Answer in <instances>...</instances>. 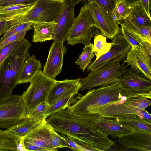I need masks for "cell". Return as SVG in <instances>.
<instances>
[{"instance_id":"obj_1","label":"cell","mask_w":151,"mask_h":151,"mask_svg":"<svg viewBox=\"0 0 151 151\" xmlns=\"http://www.w3.org/2000/svg\"><path fill=\"white\" fill-rule=\"evenodd\" d=\"M151 98L148 93L126 91L117 82L112 85L89 90L84 95L74 97L66 109L71 113L98 114L102 117L122 119L138 116L139 109L136 108L137 99Z\"/></svg>"},{"instance_id":"obj_2","label":"cell","mask_w":151,"mask_h":151,"mask_svg":"<svg viewBox=\"0 0 151 151\" xmlns=\"http://www.w3.org/2000/svg\"><path fill=\"white\" fill-rule=\"evenodd\" d=\"M97 114H79L66 108L46 119L52 128L76 143L85 151H104L115 145L97 123Z\"/></svg>"},{"instance_id":"obj_3","label":"cell","mask_w":151,"mask_h":151,"mask_svg":"<svg viewBox=\"0 0 151 151\" xmlns=\"http://www.w3.org/2000/svg\"><path fill=\"white\" fill-rule=\"evenodd\" d=\"M31 45L24 38L19 46L4 60L0 66V98L12 95L17 85L20 71L25 60L30 56Z\"/></svg>"},{"instance_id":"obj_4","label":"cell","mask_w":151,"mask_h":151,"mask_svg":"<svg viewBox=\"0 0 151 151\" xmlns=\"http://www.w3.org/2000/svg\"><path fill=\"white\" fill-rule=\"evenodd\" d=\"M65 1L36 0L27 13L8 20L10 27L29 22H56L64 8Z\"/></svg>"},{"instance_id":"obj_5","label":"cell","mask_w":151,"mask_h":151,"mask_svg":"<svg viewBox=\"0 0 151 151\" xmlns=\"http://www.w3.org/2000/svg\"><path fill=\"white\" fill-rule=\"evenodd\" d=\"M100 34L86 3L81 7L77 17L74 18L66 40L71 45L82 43L86 46L91 43L92 38Z\"/></svg>"},{"instance_id":"obj_6","label":"cell","mask_w":151,"mask_h":151,"mask_svg":"<svg viewBox=\"0 0 151 151\" xmlns=\"http://www.w3.org/2000/svg\"><path fill=\"white\" fill-rule=\"evenodd\" d=\"M128 66L123 61L104 65L90 71L86 77L81 79L80 91L91 90L97 86H106L118 82Z\"/></svg>"},{"instance_id":"obj_7","label":"cell","mask_w":151,"mask_h":151,"mask_svg":"<svg viewBox=\"0 0 151 151\" xmlns=\"http://www.w3.org/2000/svg\"><path fill=\"white\" fill-rule=\"evenodd\" d=\"M57 81L46 76L41 70L39 72L22 95L27 114L41 103L47 101L50 92Z\"/></svg>"},{"instance_id":"obj_8","label":"cell","mask_w":151,"mask_h":151,"mask_svg":"<svg viewBox=\"0 0 151 151\" xmlns=\"http://www.w3.org/2000/svg\"><path fill=\"white\" fill-rule=\"evenodd\" d=\"M27 110L22 95L0 98V128L9 129L26 117Z\"/></svg>"},{"instance_id":"obj_9","label":"cell","mask_w":151,"mask_h":151,"mask_svg":"<svg viewBox=\"0 0 151 151\" xmlns=\"http://www.w3.org/2000/svg\"><path fill=\"white\" fill-rule=\"evenodd\" d=\"M111 43L109 51L91 62L86 68L87 72L105 65L124 61L132 48L131 45L124 39L121 32L114 37Z\"/></svg>"},{"instance_id":"obj_10","label":"cell","mask_w":151,"mask_h":151,"mask_svg":"<svg viewBox=\"0 0 151 151\" xmlns=\"http://www.w3.org/2000/svg\"><path fill=\"white\" fill-rule=\"evenodd\" d=\"M86 4L93 17L95 26L99 29L101 34L112 40L121 32L119 25V21H116L112 15L94 3L87 2Z\"/></svg>"},{"instance_id":"obj_11","label":"cell","mask_w":151,"mask_h":151,"mask_svg":"<svg viewBox=\"0 0 151 151\" xmlns=\"http://www.w3.org/2000/svg\"><path fill=\"white\" fill-rule=\"evenodd\" d=\"M119 82L126 91L140 93H151V79L132 67H127Z\"/></svg>"},{"instance_id":"obj_12","label":"cell","mask_w":151,"mask_h":151,"mask_svg":"<svg viewBox=\"0 0 151 151\" xmlns=\"http://www.w3.org/2000/svg\"><path fill=\"white\" fill-rule=\"evenodd\" d=\"M53 129L50 124L46 120L38 127L24 137L21 138L22 146L23 145L29 144L45 148L47 151L58 150V149L53 148L52 145Z\"/></svg>"},{"instance_id":"obj_13","label":"cell","mask_w":151,"mask_h":151,"mask_svg":"<svg viewBox=\"0 0 151 151\" xmlns=\"http://www.w3.org/2000/svg\"><path fill=\"white\" fill-rule=\"evenodd\" d=\"M75 6L66 0L64 8L56 22L53 34L54 42L63 43L67 40L75 18Z\"/></svg>"},{"instance_id":"obj_14","label":"cell","mask_w":151,"mask_h":151,"mask_svg":"<svg viewBox=\"0 0 151 151\" xmlns=\"http://www.w3.org/2000/svg\"><path fill=\"white\" fill-rule=\"evenodd\" d=\"M63 43L54 42L50 49L42 71L50 78H55L62 71L63 57L67 50Z\"/></svg>"},{"instance_id":"obj_15","label":"cell","mask_w":151,"mask_h":151,"mask_svg":"<svg viewBox=\"0 0 151 151\" xmlns=\"http://www.w3.org/2000/svg\"><path fill=\"white\" fill-rule=\"evenodd\" d=\"M119 147L140 151H151V133L133 130L131 133L118 138Z\"/></svg>"},{"instance_id":"obj_16","label":"cell","mask_w":151,"mask_h":151,"mask_svg":"<svg viewBox=\"0 0 151 151\" xmlns=\"http://www.w3.org/2000/svg\"><path fill=\"white\" fill-rule=\"evenodd\" d=\"M81 79L57 81L51 89L47 101L50 106L70 94H77L81 87Z\"/></svg>"},{"instance_id":"obj_17","label":"cell","mask_w":151,"mask_h":151,"mask_svg":"<svg viewBox=\"0 0 151 151\" xmlns=\"http://www.w3.org/2000/svg\"><path fill=\"white\" fill-rule=\"evenodd\" d=\"M97 114V123L108 136L110 135L113 138H119L131 133L133 131L132 128L119 122L116 118L103 117Z\"/></svg>"},{"instance_id":"obj_18","label":"cell","mask_w":151,"mask_h":151,"mask_svg":"<svg viewBox=\"0 0 151 151\" xmlns=\"http://www.w3.org/2000/svg\"><path fill=\"white\" fill-rule=\"evenodd\" d=\"M124 62L128 66H130L151 79V65L138 49L132 47Z\"/></svg>"},{"instance_id":"obj_19","label":"cell","mask_w":151,"mask_h":151,"mask_svg":"<svg viewBox=\"0 0 151 151\" xmlns=\"http://www.w3.org/2000/svg\"><path fill=\"white\" fill-rule=\"evenodd\" d=\"M40 62L33 55L24 61L18 78L17 84L30 83L36 74L41 70Z\"/></svg>"},{"instance_id":"obj_20","label":"cell","mask_w":151,"mask_h":151,"mask_svg":"<svg viewBox=\"0 0 151 151\" xmlns=\"http://www.w3.org/2000/svg\"><path fill=\"white\" fill-rule=\"evenodd\" d=\"M56 24L55 22H35L32 25L34 30L32 42H42L53 40V34Z\"/></svg>"},{"instance_id":"obj_21","label":"cell","mask_w":151,"mask_h":151,"mask_svg":"<svg viewBox=\"0 0 151 151\" xmlns=\"http://www.w3.org/2000/svg\"><path fill=\"white\" fill-rule=\"evenodd\" d=\"M21 138L8 129L0 130V151H19Z\"/></svg>"},{"instance_id":"obj_22","label":"cell","mask_w":151,"mask_h":151,"mask_svg":"<svg viewBox=\"0 0 151 151\" xmlns=\"http://www.w3.org/2000/svg\"><path fill=\"white\" fill-rule=\"evenodd\" d=\"M126 19L142 26L151 27V17L148 15L140 1L131 6V11Z\"/></svg>"},{"instance_id":"obj_23","label":"cell","mask_w":151,"mask_h":151,"mask_svg":"<svg viewBox=\"0 0 151 151\" xmlns=\"http://www.w3.org/2000/svg\"><path fill=\"white\" fill-rule=\"evenodd\" d=\"M33 4H20L11 5L0 8V20H8L17 16L27 13Z\"/></svg>"},{"instance_id":"obj_24","label":"cell","mask_w":151,"mask_h":151,"mask_svg":"<svg viewBox=\"0 0 151 151\" xmlns=\"http://www.w3.org/2000/svg\"><path fill=\"white\" fill-rule=\"evenodd\" d=\"M43 122L37 121L32 118L26 117L18 124L8 130L22 138L38 127Z\"/></svg>"},{"instance_id":"obj_25","label":"cell","mask_w":151,"mask_h":151,"mask_svg":"<svg viewBox=\"0 0 151 151\" xmlns=\"http://www.w3.org/2000/svg\"><path fill=\"white\" fill-rule=\"evenodd\" d=\"M124 21V24L130 31L138 36L143 41L151 43V27L142 26L126 19Z\"/></svg>"},{"instance_id":"obj_26","label":"cell","mask_w":151,"mask_h":151,"mask_svg":"<svg viewBox=\"0 0 151 151\" xmlns=\"http://www.w3.org/2000/svg\"><path fill=\"white\" fill-rule=\"evenodd\" d=\"M120 123L132 128L133 130H138L151 133V123L149 121L138 117L122 119L116 118Z\"/></svg>"},{"instance_id":"obj_27","label":"cell","mask_w":151,"mask_h":151,"mask_svg":"<svg viewBox=\"0 0 151 151\" xmlns=\"http://www.w3.org/2000/svg\"><path fill=\"white\" fill-rule=\"evenodd\" d=\"M93 45L91 43L88 45L85 46L81 53L79 56L75 63L78 65L80 69L84 72L85 70L91 62L93 58L94 57L93 54Z\"/></svg>"},{"instance_id":"obj_28","label":"cell","mask_w":151,"mask_h":151,"mask_svg":"<svg viewBox=\"0 0 151 151\" xmlns=\"http://www.w3.org/2000/svg\"><path fill=\"white\" fill-rule=\"evenodd\" d=\"M111 45V42H107L106 37L100 34L96 36L94 39L93 45L94 53L96 56L95 60H97L101 56L108 52Z\"/></svg>"},{"instance_id":"obj_29","label":"cell","mask_w":151,"mask_h":151,"mask_svg":"<svg viewBox=\"0 0 151 151\" xmlns=\"http://www.w3.org/2000/svg\"><path fill=\"white\" fill-rule=\"evenodd\" d=\"M50 105L47 102L41 103L34 109L27 114L26 117L43 122L49 116Z\"/></svg>"},{"instance_id":"obj_30","label":"cell","mask_w":151,"mask_h":151,"mask_svg":"<svg viewBox=\"0 0 151 151\" xmlns=\"http://www.w3.org/2000/svg\"><path fill=\"white\" fill-rule=\"evenodd\" d=\"M119 24L121 26V32L123 37L132 47H134L140 50L142 47L144 42L138 36L130 31L124 25V23Z\"/></svg>"},{"instance_id":"obj_31","label":"cell","mask_w":151,"mask_h":151,"mask_svg":"<svg viewBox=\"0 0 151 151\" xmlns=\"http://www.w3.org/2000/svg\"><path fill=\"white\" fill-rule=\"evenodd\" d=\"M131 10V6L124 0H118L112 15L116 21L124 20L128 17Z\"/></svg>"},{"instance_id":"obj_32","label":"cell","mask_w":151,"mask_h":151,"mask_svg":"<svg viewBox=\"0 0 151 151\" xmlns=\"http://www.w3.org/2000/svg\"><path fill=\"white\" fill-rule=\"evenodd\" d=\"M74 96L73 94H70L50 106L49 116L66 109L72 102Z\"/></svg>"},{"instance_id":"obj_33","label":"cell","mask_w":151,"mask_h":151,"mask_svg":"<svg viewBox=\"0 0 151 151\" xmlns=\"http://www.w3.org/2000/svg\"><path fill=\"white\" fill-rule=\"evenodd\" d=\"M34 23L29 22L10 27L3 34L2 37L0 39V42L12 35L22 31L26 30L28 31L31 29L32 26Z\"/></svg>"},{"instance_id":"obj_34","label":"cell","mask_w":151,"mask_h":151,"mask_svg":"<svg viewBox=\"0 0 151 151\" xmlns=\"http://www.w3.org/2000/svg\"><path fill=\"white\" fill-rule=\"evenodd\" d=\"M23 39L18 40L0 48V66L6 58L19 46Z\"/></svg>"},{"instance_id":"obj_35","label":"cell","mask_w":151,"mask_h":151,"mask_svg":"<svg viewBox=\"0 0 151 151\" xmlns=\"http://www.w3.org/2000/svg\"><path fill=\"white\" fill-rule=\"evenodd\" d=\"M88 2L93 3L104 9L112 15L118 0H87Z\"/></svg>"},{"instance_id":"obj_36","label":"cell","mask_w":151,"mask_h":151,"mask_svg":"<svg viewBox=\"0 0 151 151\" xmlns=\"http://www.w3.org/2000/svg\"><path fill=\"white\" fill-rule=\"evenodd\" d=\"M27 31H23L12 35L0 42V48L2 47L18 40L24 38Z\"/></svg>"},{"instance_id":"obj_37","label":"cell","mask_w":151,"mask_h":151,"mask_svg":"<svg viewBox=\"0 0 151 151\" xmlns=\"http://www.w3.org/2000/svg\"><path fill=\"white\" fill-rule=\"evenodd\" d=\"M63 137L59 134L53 129L52 131V145L55 149L66 147L63 141Z\"/></svg>"},{"instance_id":"obj_38","label":"cell","mask_w":151,"mask_h":151,"mask_svg":"<svg viewBox=\"0 0 151 151\" xmlns=\"http://www.w3.org/2000/svg\"><path fill=\"white\" fill-rule=\"evenodd\" d=\"M36 0H0V8L20 4H34Z\"/></svg>"},{"instance_id":"obj_39","label":"cell","mask_w":151,"mask_h":151,"mask_svg":"<svg viewBox=\"0 0 151 151\" xmlns=\"http://www.w3.org/2000/svg\"><path fill=\"white\" fill-rule=\"evenodd\" d=\"M139 50L149 64L151 65V43L145 41L143 42L142 47Z\"/></svg>"},{"instance_id":"obj_40","label":"cell","mask_w":151,"mask_h":151,"mask_svg":"<svg viewBox=\"0 0 151 151\" xmlns=\"http://www.w3.org/2000/svg\"><path fill=\"white\" fill-rule=\"evenodd\" d=\"M64 138V143L67 147L70 148L72 151H85L83 148L76 142L71 140L66 136L60 135Z\"/></svg>"},{"instance_id":"obj_41","label":"cell","mask_w":151,"mask_h":151,"mask_svg":"<svg viewBox=\"0 0 151 151\" xmlns=\"http://www.w3.org/2000/svg\"><path fill=\"white\" fill-rule=\"evenodd\" d=\"M10 27L9 21L0 20V36L3 34Z\"/></svg>"},{"instance_id":"obj_42","label":"cell","mask_w":151,"mask_h":151,"mask_svg":"<svg viewBox=\"0 0 151 151\" xmlns=\"http://www.w3.org/2000/svg\"><path fill=\"white\" fill-rule=\"evenodd\" d=\"M150 0H140L142 5L148 15L150 17Z\"/></svg>"},{"instance_id":"obj_43","label":"cell","mask_w":151,"mask_h":151,"mask_svg":"<svg viewBox=\"0 0 151 151\" xmlns=\"http://www.w3.org/2000/svg\"><path fill=\"white\" fill-rule=\"evenodd\" d=\"M129 5L131 6L140 0H124Z\"/></svg>"},{"instance_id":"obj_44","label":"cell","mask_w":151,"mask_h":151,"mask_svg":"<svg viewBox=\"0 0 151 151\" xmlns=\"http://www.w3.org/2000/svg\"><path fill=\"white\" fill-rule=\"evenodd\" d=\"M73 4L75 6L76 5L80 2H82L86 4V0H70Z\"/></svg>"},{"instance_id":"obj_45","label":"cell","mask_w":151,"mask_h":151,"mask_svg":"<svg viewBox=\"0 0 151 151\" xmlns=\"http://www.w3.org/2000/svg\"><path fill=\"white\" fill-rule=\"evenodd\" d=\"M65 0V1L66 0Z\"/></svg>"}]
</instances>
